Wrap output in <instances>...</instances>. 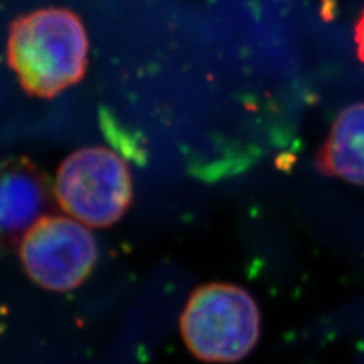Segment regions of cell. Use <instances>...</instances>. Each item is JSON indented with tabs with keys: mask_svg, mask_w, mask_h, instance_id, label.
I'll return each mask as SVG.
<instances>
[{
	"mask_svg": "<svg viewBox=\"0 0 364 364\" xmlns=\"http://www.w3.org/2000/svg\"><path fill=\"white\" fill-rule=\"evenodd\" d=\"M48 202V181L28 159L0 166V246L28 231Z\"/></svg>",
	"mask_w": 364,
	"mask_h": 364,
	"instance_id": "5",
	"label": "cell"
},
{
	"mask_svg": "<svg viewBox=\"0 0 364 364\" xmlns=\"http://www.w3.org/2000/svg\"><path fill=\"white\" fill-rule=\"evenodd\" d=\"M55 195L65 213L93 228L117 223L131 208L129 168L107 147H82L61 163Z\"/></svg>",
	"mask_w": 364,
	"mask_h": 364,
	"instance_id": "3",
	"label": "cell"
},
{
	"mask_svg": "<svg viewBox=\"0 0 364 364\" xmlns=\"http://www.w3.org/2000/svg\"><path fill=\"white\" fill-rule=\"evenodd\" d=\"M181 336L198 360L230 364L246 358L261 336V313L247 290L228 282L203 284L181 314Z\"/></svg>",
	"mask_w": 364,
	"mask_h": 364,
	"instance_id": "2",
	"label": "cell"
},
{
	"mask_svg": "<svg viewBox=\"0 0 364 364\" xmlns=\"http://www.w3.org/2000/svg\"><path fill=\"white\" fill-rule=\"evenodd\" d=\"M355 43L360 60L364 63V11L361 13L355 26Z\"/></svg>",
	"mask_w": 364,
	"mask_h": 364,
	"instance_id": "7",
	"label": "cell"
},
{
	"mask_svg": "<svg viewBox=\"0 0 364 364\" xmlns=\"http://www.w3.org/2000/svg\"><path fill=\"white\" fill-rule=\"evenodd\" d=\"M6 55L29 96H58L85 76L88 36L82 18L56 6L20 16L9 28Z\"/></svg>",
	"mask_w": 364,
	"mask_h": 364,
	"instance_id": "1",
	"label": "cell"
},
{
	"mask_svg": "<svg viewBox=\"0 0 364 364\" xmlns=\"http://www.w3.org/2000/svg\"><path fill=\"white\" fill-rule=\"evenodd\" d=\"M317 167L328 176L364 187V102L338 114L317 154Z\"/></svg>",
	"mask_w": 364,
	"mask_h": 364,
	"instance_id": "6",
	"label": "cell"
},
{
	"mask_svg": "<svg viewBox=\"0 0 364 364\" xmlns=\"http://www.w3.org/2000/svg\"><path fill=\"white\" fill-rule=\"evenodd\" d=\"M26 275L44 290L64 293L77 289L97 261V243L87 228L61 215H44L20 243Z\"/></svg>",
	"mask_w": 364,
	"mask_h": 364,
	"instance_id": "4",
	"label": "cell"
}]
</instances>
